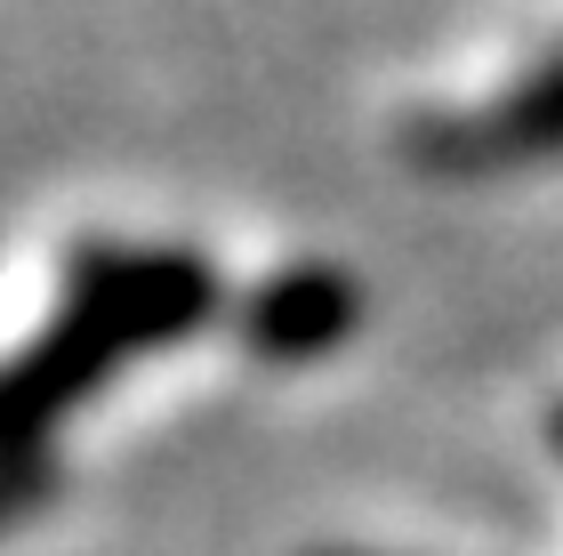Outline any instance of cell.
I'll return each mask as SVG.
<instances>
[{"label":"cell","mask_w":563,"mask_h":556,"mask_svg":"<svg viewBox=\"0 0 563 556\" xmlns=\"http://www.w3.org/2000/svg\"><path fill=\"white\" fill-rule=\"evenodd\" d=\"M354 323H363V283L322 266V259H298V266H274L266 283L242 291L234 339L258 363H322L330 347L354 339Z\"/></svg>","instance_id":"cell-3"},{"label":"cell","mask_w":563,"mask_h":556,"mask_svg":"<svg viewBox=\"0 0 563 556\" xmlns=\"http://www.w3.org/2000/svg\"><path fill=\"white\" fill-rule=\"evenodd\" d=\"M57 500V460H0V541L48 516Z\"/></svg>","instance_id":"cell-4"},{"label":"cell","mask_w":563,"mask_h":556,"mask_svg":"<svg viewBox=\"0 0 563 556\" xmlns=\"http://www.w3.org/2000/svg\"><path fill=\"white\" fill-rule=\"evenodd\" d=\"M411 162L443 170V178H475V170H531V162H563V57L523 73L507 97L451 121L411 130Z\"/></svg>","instance_id":"cell-2"},{"label":"cell","mask_w":563,"mask_h":556,"mask_svg":"<svg viewBox=\"0 0 563 556\" xmlns=\"http://www.w3.org/2000/svg\"><path fill=\"white\" fill-rule=\"evenodd\" d=\"M314 556H363V548H314Z\"/></svg>","instance_id":"cell-5"},{"label":"cell","mask_w":563,"mask_h":556,"mask_svg":"<svg viewBox=\"0 0 563 556\" xmlns=\"http://www.w3.org/2000/svg\"><path fill=\"white\" fill-rule=\"evenodd\" d=\"M225 315V283L194 242H73L57 307L0 356V460H48L57 427L130 363L169 356Z\"/></svg>","instance_id":"cell-1"},{"label":"cell","mask_w":563,"mask_h":556,"mask_svg":"<svg viewBox=\"0 0 563 556\" xmlns=\"http://www.w3.org/2000/svg\"><path fill=\"white\" fill-rule=\"evenodd\" d=\"M555 444H563V403H555Z\"/></svg>","instance_id":"cell-6"}]
</instances>
